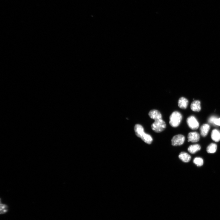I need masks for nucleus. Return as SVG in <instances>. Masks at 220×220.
Masks as SVG:
<instances>
[{
  "instance_id": "obj_15",
  "label": "nucleus",
  "mask_w": 220,
  "mask_h": 220,
  "mask_svg": "<svg viewBox=\"0 0 220 220\" xmlns=\"http://www.w3.org/2000/svg\"><path fill=\"white\" fill-rule=\"evenodd\" d=\"M217 149V146L216 144L212 143L210 144L207 147V152L209 154H213L215 153Z\"/></svg>"
},
{
  "instance_id": "obj_7",
  "label": "nucleus",
  "mask_w": 220,
  "mask_h": 220,
  "mask_svg": "<svg viewBox=\"0 0 220 220\" xmlns=\"http://www.w3.org/2000/svg\"><path fill=\"white\" fill-rule=\"evenodd\" d=\"M134 130L136 135L140 138H141L145 133L143 127L139 124H136L135 125Z\"/></svg>"
},
{
  "instance_id": "obj_8",
  "label": "nucleus",
  "mask_w": 220,
  "mask_h": 220,
  "mask_svg": "<svg viewBox=\"0 0 220 220\" xmlns=\"http://www.w3.org/2000/svg\"><path fill=\"white\" fill-rule=\"evenodd\" d=\"M188 104V100L184 97H181L178 100V105L180 108L185 109L187 108Z\"/></svg>"
},
{
  "instance_id": "obj_10",
  "label": "nucleus",
  "mask_w": 220,
  "mask_h": 220,
  "mask_svg": "<svg viewBox=\"0 0 220 220\" xmlns=\"http://www.w3.org/2000/svg\"><path fill=\"white\" fill-rule=\"evenodd\" d=\"M191 109L194 111L199 112L201 109V103L198 101H194L191 106Z\"/></svg>"
},
{
  "instance_id": "obj_16",
  "label": "nucleus",
  "mask_w": 220,
  "mask_h": 220,
  "mask_svg": "<svg viewBox=\"0 0 220 220\" xmlns=\"http://www.w3.org/2000/svg\"><path fill=\"white\" fill-rule=\"evenodd\" d=\"M193 162L197 166L200 167L203 166V165L204 161L203 160L202 158L197 157L194 159Z\"/></svg>"
},
{
  "instance_id": "obj_12",
  "label": "nucleus",
  "mask_w": 220,
  "mask_h": 220,
  "mask_svg": "<svg viewBox=\"0 0 220 220\" xmlns=\"http://www.w3.org/2000/svg\"><path fill=\"white\" fill-rule=\"evenodd\" d=\"M211 138L214 141L218 142L220 141V131L216 129H214L211 133Z\"/></svg>"
},
{
  "instance_id": "obj_4",
  "label": "nucleus",
  "mask_w": 220,
  "mask_h": 220,
  "mask_svg": "<svg viewBox=\"0 0 220 220\" xmlns=\"http://www.w3.org/2000/svg\"><path fill=\"white\" fill-rule=\"evenodd\" d=\"M187 123L189 127L192 130H196L199 127V124L196 118L193 116L188 117Z\"/></svg>"
},
{
  "instance_id": "obj_3",
  "label": "nucleus",
  "mask_w": 220,
  "mask_h": 220,
  "mask_svg": "<svg viewBox=\"0 0 220 220\" xmlns=\"http://www.w3.org/2000/svg\"><path fill=\"white\" fill-rule=\"evenodd\" d=\"M185 140L184 136L182 135H178L174 136L172 138V144L174 146H181L183 145Z\"/></svg>"
},
{
  "instance_id": "obj_1",
  "label": "nucleus",
  "mask_w": 220,
  "mask_h": 220,
  "mask_svg": "<svg viewBox=\"0 0 220 220\" xmlns=\"http://www.w3.org/2000/svg\"><path fill=\"white\" fill-rule=\"evenodd\" d=\"M182 114L178 111L173 112L170 117L169 124L173 127H178L182 121Z\"/></svg>"
},
{
  "instance_id": "obj_18",
  "label": "nucleus",
  "mask_w": 220,
  "mask_h": 220,
  "mask_svg": "<svg viewBox=\"0 0 220 220\" xmlns=\"http://www.w3.org/2000/svg\"><path fill=\"white\" fill-rule=\"evenodd\" d=\"M216 117L215 116H212L208 119V122L211 124H214V122Z\"/></svg>"
},
{
  "instance_id": "obj_6",
  "label": "nucleus",
  "mask_w": 220,
  "mask_h": 220,
  "mask_svg": "<svg viewBox=\"0 0 220 220\" xmlns=\"http://www.w3.org/2000/svg\"><path fill=\"white\" fill-rule=\"evenodd\" d=\"M149 115L151 118L154 120V121L162 119V116L161 114L157 110H151L149 113Z\"/></svg>"
},
{
  "instance_id": "obj_5",
  "label": "nucleus",
  "mask_w": 220,
  "mask_h": 220,
  "mask_svg": "<svg viewBox=\"0 0 220 220\" xmlns=\"http://www.w3.org/2000/svg\"><path fill=\"white\" fill-rule=\"evenodd\" d=\"M188 142L196 143L200 140V135L197 132H192L189 133L188 135Z\"/></svg>"
},
{
  "instance_id": "obj_19",
  "label": "nucleus",
  "mask_w": 220,
  "mask_h": 220,
  "mask_svg": "<svg viewBox=\"0 0 220 220\" xmlns=\"http://www.w3.org/2000/svg\"><path fill=\"white\" fill-rule=\"evenodd\" d=\"M214 125L220 126V118H218L216 117L215 119Z\"/></svg>"
},
{
  "instance_id": "obj_2",
  "label": "nucleus",
  "mask_w": 220,
  "mask_h": 220,
  "mask_svg": "<svg viewBox=\"0 0 220 220\" xmlns=\"http://www.w3.org/2000/svg\"><path fill=\"white\" fill-rule=\"evenodd\" d=\"M152 125V128L153 131L157 133L162 132L166 127V124L162 119L154 121Z\"/></svg>"
},
{
  "instance_id": "obj_17",
  "label": "nucleus",
  "mask_w": 220,
  "mask_h": 220,
  "mask_svg": "<svg viewBox=\"0 0 220 220\" xmlns=\"http://www.w3.org/2000/svg\"><path fill=\"white\" fill-rule=\"evenodd\" d=\"M1 214H4L7 213L8 211V206L7 205L2 203L1 201Z\"/></svg>"
},
{
  "instance_id": "obj_13",
  "label": "nucleus",
  "mask_w": 220,
  "mask_h": 220,
  "mask_svg": "<svg viewBox=\"0 0 220 220\" xmlns=\"http://www.w3.org/2000/svg\"><path fill=\"white\" fill-rule=\"evenodd\" d=\"M211 127L207 124H205L202 126L200 128L201 134L202 136L205 137L207 135Z\"/></svg>"
},
{
  "instance_id": "obj_14",
  "label": "nucleus",
  "mask_w": 220,
  "mask_h": 220,
  "mask_svg": "<svg viewBox=\"0 0 220 220\" xmlns=\"http://www.w3.org/2000/svg\"><path fill=\"white\" fill-rule=\"evenodd\" d=\"M141 138L143 141L148 144H151L153 141V139L152 136L145 133L143 134Z\"/></svg>"
},
{
  "instance_id": "obj_9",
  "label": "nucleus",
  "mask_w": 220,
  "mask_h": 220,
  "mask_svg": "<svg viewBox=\"0 0 220 220\" xmlns=\"http://www.w3.org/2000/svg\"><path fill=\"white\" fill-rule=\"evenodd\" d=\"M178 157L182 161L185 163L188 162L190 161L191 159V156L185 152H182L180 153Z\"/></svg>"
},
{
  "instance_id": "obj_11",
  "label": "nucleus",
  "mask_w": 220,
  "mask_h": 220,
  "mask_svg": "<svg viewBox=\"0 0 220 220\" xmlns=\"http://www.w3.org/2000/svg\"><path fill=\"white\" fill-rule=\"evenodd\" d=\"M201 149V146L198 144H196L189 146L188 149V151L192 154H195L200 150Z\"/></svg>"
}]
</instances>
